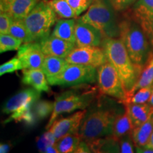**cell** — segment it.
Wrapping results in <instances>:
<instances>
[{
  "label": "cell",
  "instance_id": "obj_33",
  "mask_svg": "<svg viewBox=\"0 0 153 153\" xmlns=\"http://www.w3.org/2000/svg\"><path fill=\"white\" fill-rule=\"evenodd\" d=\"M13 19L10 15L4 11H0V33L8 34Z\"/></svg>",
  "mask_w": 153,
  "mask_h": 153
},
{
  "label": "cell",
  "instance_id": "obj_18",
  "mask_svg": "<svg viewBox=\"0 0 153 153\" xmlns=\"http://www.w3.org/2000/svg\"><path fill=\"white\" fill-rule=\"evenodd\" d=\"M133 128L137 127L153 116V107L148 103L126 104Z\"/></svg>",
  "mask_w": 153,
  "mask_h": 153
},
{
  "label": "cell",
  "instance_id": "obj_5",
  "mask_svg": "<svg viewBox=\"0 0 153 153\" xmlns=\"http://www.w3.org/2000/svg\"><path fill=\"white\" fill-rule=\"evenodd\" d=\"M24 21L30 42L39 41L51 35V29L57 21V16L47 1L40 0Z\"/></svg>",
  "mask_w": 153,
  "mask_h": 153
},
{
  "label": "cell",
  "instance_id": "obj_12",
  "mask_svg": "<svg viewBox=\"0 0 153 153\" xmlns=\"http://www.w3.org/2000/svg\"><path fill=\"white\" fill-rule=\"evenodd\" d=\"M87 112V110L84 109L68 117L56 119L48 128V131L52 133L57 140L70 134H77L82 120Z\"/></svg>",
  "mask_w": 153,
  "mask_h": 153
},
{
  "label": "cell",
  "instance_id": "obj_14",
  "mask_svg": "<svg viewBox=\"0 0 153 153\" xmlns=\"http://www.w3.org/2000/svg\"><path fill=\"white\" fill-rule=\"evenodd\" d=\"M104 37L98 29L91 25L76 19L75 40L78 47L100 46Z\"/></svg>",
  "mask_w": 153,
  "mask_h": 153
},
{
  "label": "cell",
  "instance_id": "obj_19",
  "mask_svg": "<svg viewBox=\"0 0 153 153\" xmlns=\"http://www.w3.org/2000/svg\"><path fill=\"white\" fill-rule=\"evenodd\" d=\"M75 24V19H57L51 35L76 43Z\"/></svg>",
  "mask_w": 153,
  "mask_h": 153
},
{
  "label": "cell",
  "instance_id": "obj_27",
  "mask_svg": "<svg viewBox=\"0 0 153 153\" xmlns=\"http://www.w3.org/2000/svg\"><path fill=\"white\" fill-rule=\"evenodd\" d=\"M9 34L21 40L24 43L30 42L29 34L24 19H16L13 21Z\"/></svg>",
  "mask_w": 153,
  "mask_h": 153
},
{
  "label": "cell",
  "instance_id": "obj_41",
  "mask_svg": "<svg viewBox=\"0 0 153 153\" xmlns=\"http://www.w3.org/2000/svg\"><path fill=\"white\" fill-rule=\"evenodd\" d=\"M44 1H48V0H44Z\"/></svg>",
  "mask_w": 153,
  "mask_h": 153
},
{
  "label": "cell",
  "instance_id": "obj_2",
  "mask_svg": "<svg viewBox=\"0 0 153 153\" xmlns=\"http://www.w3.org/2000/svg\"><path fill=\"white\" fill-rule=\"evenodd\" d=\"M101 48L104 49L107 60L118 72L128 94L136 84L142 70L132 61L120 38H104Z\"/></svg>",
  "mask_w": 153,
  "mask_h": 153
},
{
  "label": "cell",
  "instance_id": "obj_34",
  "mask_svg": "<svg viewBox=\"0 0 153 153\" xmlns=\"http://www.w3.org/2000/svg\"><path fill=\"white\" fill-rule=\"evenodd\" d=\"M54 108V103L48 101H41L36 104V113L38 117L44 118L46 117L50 113H52Z\"/></svg>",
  "mask_w": 153,
  "mask_h": 153
},
{
  "label": "cell",
  "instance_id": "obj_16",
  "mask_svg": "<svg viewBox=\"0 0 153 153\" xmlns=\"http://www.w3.org/2000/svg\"><path fill=\"white\" fill-rule=\"evenodd\" d=\"M40 0H0V11L7 13L14 20L24 19Z\"/></svg>",
  "mask_w": 153,
  "mask_h": 153
},
{
  "label": "cell",
  "instance_id": "obj_20",
  "mask_svg": "<svg viewBox=\"0 0 153 153\" xmlns=\"http://www.w3.org/2000/svg\"><path fill=\"white\" fill-rule=\"evenodd\" d=\"M153 131V116L137 127L133 128L131 135L135 147L145 146Z\"/></svg>",
  "mask_w": 153,
  "mask_h": 153
},
{
  "label": "cell",
  "instance_id": "obj_11",
  "mask_svg": "<svg viewBox=\"0 0 153 153\" xmlns=\"http://www.w3.org/2000/svg\"><path fill=\"white\" fill-rule=\"evenodd\" d=\"M128 15L142 28L153 50V0H137Z\"/></svg>",
  "mask_w": 153,
  "mask_h": 153
},
{
  "label": "cell",
  "instance_id": "obj_38",
  "mask_svg": "<svg viewBox=\"0 0 153 153\" xmlns=\"http://www.w3.org/2000/svg\"><path fill=\"white\" fill-rule=\"evenodd\" d=\"M145 146L153 149V131L152 134H151V136L150 137V139H149L148 143H147V145H145Z\"/></svg>",
  "mask_w": 153,
  "mask_h": 153
},
{
  "label": "cell",
  "instance_id": "obj_36",
  "mask_svg": "<svg viewBox=\"0 0 153 153\" xmlns=\"http://www.w3.org/2000/svg\"><path fill=\"white\" fill-rule=\"evenodd\" d=\"M76 152L77 153H85V152H91V148L89 147V144H88L87 141L82 140L80 142L79 146H78L77 149H76Z\"/></svg>",
  "mask_w": 153,
  "mask_h": 153
},
{
  "label": "cell",
  "instance_id": "obj_39",
  "mask_svg": "<svg viewBox=\"0 0 153 153\" xmlns=\"http://www.w3.org/2000/svg\"><path fill=\"white\" fill-rule=\"evenodd\" d=\"M0 152H7L9 151V146L7 145H1V148H0Z\"/></svg>",
  "mask_w": 153,
  "mask_h": 153
},
{
  "label": "cell",
  "instance_id": "obj_35",
  "mask_svg": "<svg viewBox=\"0 0 153 153\" xmlns=\"http://www.w3.org/2000/svg\"><path fill=\"white\" fill-rule=\"evenodd\" d=\"M137 0H110L116 11H124L131 9Z\"/></svg>",
  "mask_w": 153,
  "mask_h": 153
},
{
  "label": "cell",
  "instance_id": "obj_23",
  "mask_svg": "<svg viewBox=\"0 0 153 153\" xmlns=\"http://www.w3.org/2000/svg\"><path fill=\"white\" fill-rule=\"evenodd\" d=\"M133 128L131 118L127 110L123 114L117 115L115 119L112 136L118 140L127 134L131 133Z\"/></svg>",
  "mask_w": 153,
  "mask_h": 153
},
{
  "label": "cell",
  "instance_id": "obj_17",
  "mask_svg": "<svg viewBox=\"0 0 153 153\" xmlns=\"http://www.w3.org/2000/svg\"><path fill=\"white\" fill-rule=\"evenodd\" d=\"M22 82L29 85L36 90L42 92H48L51 90L48 79L41 68L23 69Z\"/></svg>",
  "mask_w": 153,
  "mask_h": 153
},
{
  "label": "cell",
  "instance_id": "obj_1",
  "mask_svg": "<svg viewBox=\"0 0 153 153\" xmlns=\"http://www.w3.org/2000/svg\"><path fill=\"white\" fill-rule=\"evenodd\" d=\"M134 64L143 70L153 55V50L146 34L128 14L120 21V36Z\"/></svg>",
  "mask_w": 153,
  "mask_h": 153
},
{
  "label": "cell",
  "instance_id": "obj_7",
  "mask_svg": "<svg viewBox=\"0 0 153 153\" xmlns=\"http://www.w3.org/2000/svg\"><path fill=\"white\" fill-rule=\"evenodd\" d=\"M97 80V68L68 63L60 74L48 79L50 85L73 86L94 83Z\"/></svg>",
  "mask_w": 153,
  "mask_h": 153
},
{
  "label": "cell",
  "instance_id": "obj_26",
  "mask_svg": "<svg viewBox=\"0 0 153 153\" xmlns=\"http://www.w3.org/2000/svg\"><path fill=\"white\" fill-rule=\"evenodd\" d=\"M47 1L57 17L61 19H76L77 17L67 0H48Z\"/></svg>",
  "mask_w": 153,
  "mask_h": 153
},
{
  "label": "cell",
  "instance_id": "obj_22",
  "mask_svg": "<svg viewBox=\"0 0 153 153\" xmlns=\"http://www.w3.org/2000/svg\"><path fill=\"white\" fill-rule=\"evenodd\" d=\"M110 136V135H109ZM107 136L105 139L98 138L91 141H87L91 152H120L118 140Z\"/></svg>",
  "mask_w": 153,
  "mask_h": 153
},
{
  "label": "cell",
  "instance_id": "obj_3",
  "mask_svg": "<svg viewBox=\"0 0 153 153\" xmlns=\"http://www.w3.org/2000/svg\"><path fill=\"white\" fill-rule=\"evenodd\" d=\"M110 0H92L87 11L79 17L102 33L104 38H119L120 21Z\"/></svg>",
  "mask_w": 153,
  "mask_h": 153
},
{
  "label": "cell",
  "instance_id": "obj_25",
  "mask_svg": "<svg viewBox=\"0 0 153 153\" xmlns=\"http://www.w3.org/2000/svg\"><path fill=\"white\" fill-rule=\"evenodd\" d=\"M81 140L82 138L78 134H70L57 140L55 146L58 152H76Z\"/></svg>",
  "mask_w": 153,
  "mask_h": 153
},
{
  "label": "cell",
  "instance_id": "obj_10",
  "mask_svg": "<svg viewBox=\"0 0 153 153\" xmlns=\"http://www.w3.org/2000/svg\"><path fill=\"white\" fill-rule=\"evenodd\" d=\"M68 63L98 68L107 60L104 49L99 46H76L65 57Z\"/></svg>",
  "mask_w": 153,
  "mask_h": 153
},
{
  "label": "cell",
  "instance_id": "obj_29",
  "mask_svg": "<svg viewBox=\"0 0 153 153\" xmlns=\"http://www.w3.org/2000/svg\"><path fill=\"white\" fill-rule=\"evenodd\" d=\"M23 42L10 34L0 35V53H3L7 51H18Z\"/></svg>",
  "mask_w": 153,
  "mask_h": 153
},
{
  "label": "cell",
  "instance_id": "obj_6",
  "mask_svg": "<svg viewBox=\"0 0 153 153\" xmlns=\"http://www.w3.org/2000/svg\"><path fill=\"white\" fill-rule=\"evenodd\" d=\"M40 97L41 92L33 87L23 89L11 97L6 101L3 106V113L11 115L6 121L33 122V116L30 111V108Z\"/></svg>",
  "mask_w": 153,
  "mask_h": 153
},
{
  "label": "cell",
  "instance_id": "obj_32",
  "mask_svg": "<svg viewBox=\"0 0 153 153\" xmlns=\"http://www.w3.org/2000/svg\"><path fill=\"white\" fill-rule=\"evenodd\" d=\"M120 152L133 153L134 152V143L131 133L127 134L118 139Z\"/></svg>",
  "mask_w": 153,
  "mask_h": 153
},
{
  "label": "cell",
  "instance_id": "obj_21",
  "mask_svg": "<svg viewBox=\"0 0 153 153\" xmlns=\"http://www.w3.org/2000/svg\"><path fill=\"white\" fill-rule=\"evenodd\" d=\"M68 64V62L65 58L45 55L41 69L47 79H50L60 74Z\"/></svg>",
  "mask_w": 153,
  "mask_h": 153
},
{
  "label": "cell",
  "instance_id": "obj_15",
  "mask_svg": "<svg viewBox=\"0 0 153 153\" xmlns=\"http://www.w3.org/2000/svg\"><path fill=\"white\" fill-rule=\"evenodd\" d=\"M45 55H51L65 58L74 48L76 43L65 41L50 35L38 41Z\"/></svg>",
  "mask_w": 153,
  "mask_h": 153
},
{
  "label": "cell",
  "instance_id": "obj_24",
  "mask_svg": "<svg viewBox=\"0 0 153 153\" xmlns=\"http://www.w3.org/2000/svg\"><path fill=\"white\" fill-rule=\"evenodd\" d=\"M153 83V55L148 61L146 65L144 67L141 72L136 84L134 86L133 89L129 91L126 95V98L131 97L139 89L143 87H148ZM124 101V100H123ZM122 102V101H121ZM120 102V103H121Z\"/></svg>",
  "mask_w": 153,
  "mask_h": 153
},
{
  "label": "cell",
  "instance_id": "obj_31",
  "mask_svg": "<svg viewBox=\"0 0 153 153\" xmlns=\"http://www.w3.org/2000/svg\"><path fill=\"white\" fill-rule=\"evenodd\" d=\"M67 1L75 11L76 16H79L80 14L87 10L92 0H67Z\"/></svg>",
  "mask_w": 153,
  "mask_h": 153
},
{
  "label": "cell",
  "instance_id": "obj_4",
  "mask_svg": "<svg viewBox=\"0 0 153 153\" xmlns=\"http://www.w3.org/2000/svg\"><path fill=\"white\" fill-rule=\"evenodd\" d=\"M117 114L113 109L100 108L86 114L78 130L82 140L91 141L112 135Z\"/></svg>",
  "mask_w": 153,
  "mask_h": 153
},
{
  "label": "cell",
  "instance_id": "obj_30",
  "mask_svg": "<svg viewBox=\"0 0 153 153\" xmlns=\"http://www.w3.org/2000/svg\"><path fill=\"white\" fill-rule=\"evenodd\" d=\"M22 61L18 57L16 56L11 58L10 60L7 61L0 66V75L2 76L5 74L12 73V72L18 71V70H23Z\"/></svg>",
  "mask_w": 153,
  "mask_h": 153
},
{
  "label": "cell",
  "instance_id": "obj_37",
  "mask_svg": "<svg viewBox=\"0 0 153 153\" xmlns=\"http://www.w3.org/2000/svg\"><path fill=\"white\" fill-rule=\"evenodd\" d=\"M135 150L137 152H142V153H153V149L148 148V147L143 146V147H135Z\"/></svg>",
  "mask_w": 153,
  "mask_h": 153
},
{
  "label": "cell",
  "instance_id": "obj_9",
  "mask_svg": "<svg viewBox=\"0 0 153 153\" xmlns=\"http://www.w3.org/2000/svg\"><path fill=\"white\" fill-rule=\"evenodd\" d=\"M97 82L99 90L104 94L125 100L126 92L119 74L108 60L97 68Z\"/></svg>",
  "mask_w": 153,
  "mask_h": 153
},
{
  "label": "cell",
  "instance_id": "obj_28",
  "mask_svg": "<svg viewBox=\"0 0 153 153\" xmlns=\"http://www.w3.org/2000/svg\"><path fill=\"white\" fill-rule=\"evenodd\" d=\"M152 85L148 86V87L140 88L135 91L133 95L126 98L121 103L124 105L128 104H145V103H148V101L150 100L151 94H152Z\"/></svg>",
  "mask_w": 153,
  "mask_h": 153
},
{
  "label": "cell",
  "instance_id": "obj_40",
  "mask_svg": "<svg viewBox=\"0 0 153 153\" xmlns=\"http://www.w3.org/2000/svg\"><path fill=\"white\" fill-rule=\"evenodd\" d=\"M152 94H151V97L150 98V100L148 101V104L150 105L151 106L153 107V83H152Z\"/></svg>",
  "mask_w": 153,
  "mask_h": 153
},
{
  "label": "cell",
  "instance_id": "obj_8",
  "mask_svg": "<svg viewBox=\"0 0 153 153\" xmlns=\"http://www.w3.org/2000/svg\"><path fill=\"white\" fill-rule=\"evenodd\" d=\"M94 99L92 94H78L66 91L57 96L54 102V108L46 128L48 129L60 115L64 113H71L76 110H84Z\"/></svg>",
  "mask_w": 153,
  "mask_h": 153
},
{
  "label": "cell",
  "instance_id": "obj_13",
  "mask_svg": "<svg viewBox=\"0 0 153 153\" xmlns=\"http://www.w3.org/2000/svg\"><path fill=\"white\" fill-rule=\"evenodd\" d=\"M16 56L22 61L24 69L41 68L45 59L38 41L24 43L17 51Z\"/></svg>",
  "mask_w": 153,
  "mask_h": 153
}]
</instances>
